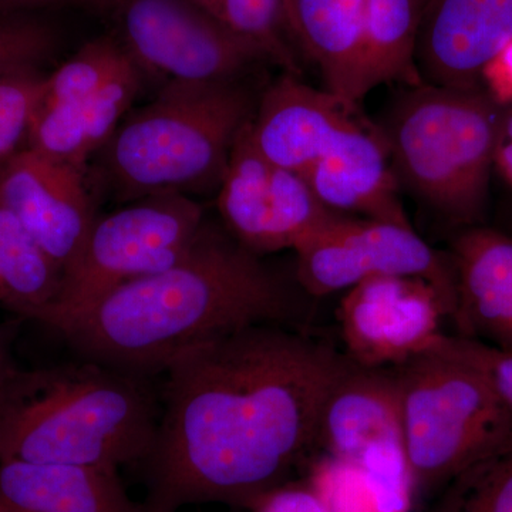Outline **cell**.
Returning <instances> with one entry per match:
<instances>
[{
	"mask_svg": "<svg viewBox=\"0 0 512 512\" xmlns=\"http://www.w3.org/2000/svg\"><path fill=\"white\" fill-rule=\"evenodd\" d=\"M19 369L10 350L9 329L0 326V393L5 390Z\"/></svg>",
	"mask_w": 512,
	"mask_h": 512,
	"instance_id": "d6a6232c",
	"label": "cell"
},
{
	"mask_svg": "<svg viewBox=\"0 0 512 512\" xmlns=\"http://www.w3.org/2000/svg\"><path fill=\"white\" fill-rule=\"evenodd\" d=\"M217 18L258 47L269 62L281 66L285 73L301 74L282 0H224Z\"/></svg>",
	"mask_w": 512,
	"mask_h": 512,
	"instance_id": "484cf974",
	"label": "cell"
},
{
	"mask_svg": "<svg viewBox=\"0 0 512 512\" xmlns=\"http://www.w3.org/2000/svg\"><path fill=\"white\" fill-rule=\"evenodd\" d=\"M308 467L306 484L330 512H412L416 505L409 466L363 467L320 454Z\"/></svg>",
	"mask_w": 512,
	"mask_h": 512,
	"instance_id": "7402d4cb",
	"label": "cell"
},
{
	"mask_svg": "<svg viewBox=\"0 0 512 512\" xmlns=\"http://www.w3.org/2000/svg\"><path fill=\"white\" fill-rule=\"evenodd\" d=\"M365 120L357 104L284 73L256 104L249 133L269 163L305 175Z\"/></svg>",
	"mask_w": 512,
	"mask_h": 512,
	"instance_id": "4fadbf2b",
	"label": "cell"
},
{
	"mask_svg": "<svg viewBox=\"0 0 512 512\" xmlns=\"http://www.w3.org/2000/svg\"><path fill=\"white\" fill-rule=\"evenodd\" d=\"M0 512H2V511H0Z\"/></svg>",
	"mask_w": 512,
	"mask_h": 512,
	"instance_id": "74e56055",
	"label": "cell"
},
{
	"mask_svg": "<svg viewBox=\"0 0 512 512\" xmlns=\"http://www.w3.org/2000/svg\"><path fill=\"white\" fill-rule=\"evenodd\" d=\"M124 49L138 69L168 82L241 80L264 53L192 0H123Z\"/></svg>",
	"mask_w": 512,
	"mask_h": 512,
	"instance_id": "9c48e42d",
	"label": "cell"
},
{
	"mask_svg": "<svg viewBox=\"0 0 512 512\" xmlns=\"http://www.w3.org/2000/svg\"><path fill=\"white\" fill-rule=\"evenodd\" d=\"M458 336L512 353V237L487 227L464 229L451 251Z\"/></svg>",
	"mask_w": 512,
	"mask_h": 512,
	"instance_id": "e0dca14e",
	"label": "cell"
},
{
	"mask_svg": "<svg viewBox=\"0 0 512 512\" xmlns=\"http://www.w3.org/2000/svg\"><path fill=\"white\" fill-rule=\"evenodd\" d=\"M3 163H0V167H2Z\"/></svg>",
	"mask_w": 512,
	"mask_h": 512,
	"instance_id": "8d00e7d4",
	"label": "cell"
},
{
	"mask_svg": "<svg viewBox=\"0 0 512 512\" xmlns=\"http://www.w3.org/2000/svg\"><path fill=\"white\" fill-rule=\"evenodd\" d=\"M367 0H282L293 46L319 70L325 89L360 100V52Z\"/></svg>",
	"mask_w": 512,
	"mask_h": 512,
	"instance_id": "d6986e66",
	"label": "cell"
},
{
	"mask_svg": "<svg viewBox=\"0 0 512 512\" xmlns=\"http://www.w3.org/2000/svg\"><path fill=\"white\" fill-rule=\"evenodd\" d=\"M500 111L481 89L409 87L379 126L400 187L453 224L477 227L494 170Z\"/></svg>",
	"mask_w": 512,
	"mask_h": 512,
	"instance_id": "5b68a950",
	"label": "cell"
},
{
	"mask_svg": "<svg viewBox=\"0 0 512 512\" xmlns=\"http://www.w3.org/2000/svg\"><path fill=\"white\" fill-rule=\"evenodd\" d=\"M494 170L512 187V107L501 109L495 133Z\"/></svg>",
	"mask_w": 512,
	"mask_h": 512,
	"instance_id": "1f68e13d",
	"label": "cell"
},
{
	"mask_svg": "<svg viewBox=\"0 0 512 512\" xmlns=\"http://www.w3.org/2000/svg\"><path fill=\"white\" fill-rule=\"evenodd\" d=\"M60 282L62 271L0 204V305L20 319L35 320L55 301Z\"/></svg>",
	"mask_w": 512,
	"mask_h": 512,
	"instance_id": "603a6c76",
	"label": "cell"
},
{
	"mask_svg": "<svg viewBox=\"0 0 512 512\" xmlns=\"http://www.w3.org/2000/svg\"><path fill=\"white\" fill-rule=\"evenodd\" d=\"M45 86L46 77L37 72L0 79V163L28 143L30 124L42 103Z\"/></svg>",
	"mask_w": 512,
	"mask_h": 512,
	"instance_id": "4316f807",
	"label": "cell"
},
{
	"mask_svg": "<svg viewBox=\"0 0 512 512\" xmlns=\"http://www.w3.org/2000/svg\"><path fill=\"white\" fill-rule=\"evenodd\" d=\"M454 336L461 352L487 376L495 392L512 412V353L495 349L476 339Z\"/></svg>",
	"mask_w": 512,
	"mask_h": 512,
	"instance_id": "f1b7e54d",
	"label": "cell"
},
{
	"mask_svg": "<svg viewBox=\"0 0 512 512\" xmlns=\"http://www.w3.org/2000/svg\"><path fill=\"white\" fill-rule=\"evenodd\" d=\"M60 0H0V10H13L20 8H33V6L52 5Z\"/></svg>",
	"mask_w": 512,
	"mask_h": 512,
	"instance_id": "836d02e7",
	"label": "cell"
},
{
	"mask_svg": "<svg viewBox=\"0 0 512 512\" xmlns=\"http://www.w3.org/2000/svg\"><path fill=\"white\" fill-rule=\"evenodd\" d=\"M345 353L286 325L201 343L161 375L156 439L138 464L144 512L249 508L318 456L320 414Z\"/></svg>",
	"mask_w": 512,
	"mask_h": 512,
	"instance_id": "6da1fadb",
	"label": "cell"
},
{
	"mask_svg": "<svg viewBox=\"0 0 512 512\" xmlns=\"http://www.w3.org/2000/svg\"><path fill=\"white\" fill-rule=\"evenodd\" d=\"M87 2L100 6V8H104V6L110 5L111 0H87Z\"/></svg>",
	"mask_w": 512,
	"mask_h": 512,
	"instance_id": "d590c367",
	"label": "cell"
},
{
	"mask_svg": "<svg viewBox=\"0 0 512 512\" xmlns=\"http://www.w3.org/2000/svg\"><path fill=\"white\" fill-rule=\"evenodd\" d=\"M296 254V281L309 295L322 298L349 291L382 276H412L429 282L456 316L457 286L453 264L412 227L342 215L306 241Z\"/></svg>",
	"mask_w": 512,
	"mask_h": 512,
	"instance_id": "ba28073f",
	"label": "cell"
},
{
	"mask_svg": "<svg viewBox=\"0 0 512 512\" xmlns=\"http://www.w3.org/2000/svg\"><path fill=\"white\" fill-rule=\"evenodd\" d=\"M52 30L35 20L0 16V79L13 74L37 72L52 53Z\"/></svg>",
	"mask_w": 512,
	"mask_h": 512,
	"instance_id": "83f0119b",
	"label": "cell"
},
{
	"mask_svg": "<svg viewBox=\"0 0 512 512\" xmlns=\"http://www.w3.org/2000/svg\"><path fill=\"white\" fill-rule=\"evenodd\" d=\"M256 104L241 80L165 83L101 148L103 183L124 204L157 194L218 192Z\"/></svg>",
	"mask_w": 512,
	"mask_h": 512,
	"instance_id": "277c9868",
	"label": "cell"
},
{
	"mask_svg": "<svg viewBox=\"0 0 512 512\" xmlns=\"http://www.w3.org/2000/svg\"><path fill=\"white\" fill-rule=\"evenodd\" d=\"M451 320L440 293L420 278L382 276L356 285L340 299L345 355L356 365L393 367L426 352Z\"/></svg>",
	"mask_w": 512,
	"mask_h": 512,
	"instance_id": "8fae6325",
	"label": "cell"
},
{
	"mask_svg": "<svg viewBox=\"0 0 512 512\" xmlns=\"http://www.w3.org/2000/svg\"><path fill=\"white\" fill-rule=\"evenodd\" d=\"M249 123L238 134L218 190L224 228L259 256L295 251L342 214L322 204L302 174L269 163L252 143Z\"/></svg>",
	"mask_w": 512,
	"mask_h": 512,
	"instance_id": "30bf717a",
	"label": "cell"
},
{
	"mask_svg": "<svg viewBox=\"0 0 512 512\" xmlns=\"http://www.w3.org/2000/svg\"><path fill=\"white\" fill-rule=\"evenodd\" d=\"M160 414L151 377L84 359L19 369L0 393V461L138 466L153 447Z\"/></svg>",
	"mask_w": 512,
	"mask_h": 512,
	"instance_id": "3957f363",
	"label": "cell"
},
{
	"mask_svg": "<svg viewBox=\"0 0 512 512\" xmlns=\"http://www.w3.org/2000/svg\"><path fill=\"white\" fill-rule=\"evenodd\" d=\"M252 512H330L308 484L286 483L274 488L251 508Z\"/></svg>",
	"mask_w": 512,
	"mask_h": 512,
	"instance_id": "f546056e",
	"label": "cell"
},
{
	"mask_svg": "<svg viewBox=\"0 0 512 512\" xmlns=\"http://www.w3.org/2000/svg\"><path fill=\"white\" fill-rule=\"evenodd\" d=\"M140 83V69L134 67L83 99L40 103L28 147L86 170L87 160L104 147L130 110Z\"/></svg>",
	"mask_w": 512,
	"mask_h": 512,
	"instance_id": "ffe728a7",
	"label": "cell"
},
{
	"mask_svg": "<svg viewBox=\"0 0 512 512\" xmlns=\"http://www.w3.org/2000/svg\"><path fill=\"white\" fill-rule=\"evenodd\" d=\"M0 204L18 218L62 276L97 218L86 170L32 147L0 167Z\"/></svg>",
	"mask_w": 512,
	"mask_h": 512,
	"instance_id": "7c38bea8",
	"label": "cell"
},
{
	"mask_svg": "<svg viewBox=\"0 0 512 512\" xmlns=\"http://www.w3.org/2000/svg\"><path fill=\"white\" fill-rule=\"evenodd\" d=\"M480 87L501 109L512 107V40L485 64Z\"/></svg>",
	"mask_w": 512,
	"mask_h": 512,
	"instance_id": "4dcf8cb0",
	"label": "cell"
},
{
	"mask_svg": "<svg viewBox=\"0 0 512 512\" xmlns=\"http://www.w3.org/2000/svg\"><path fill=\"white\" fill-rule=\"evenodd\" d=\"M511 40L512 0H429L417 40L421 80L481 89V70Z\"/></svg>",
	"mask_w": 512,
	"mask_h": 512,
	"instance_id": "5bb4252c",
	"label": "cell"
},
{
	"mask_svg": "<svg viewBox=\"0 0 512 512\" xmlns=\"http://www.w3.org/2000/svg\"><path fill=\"white\" fill-rule=\"evenodd\" d=\"M296 308L281 275L205 221L170 268L119 286L50 329L84 360L153 379L201 343L248 326H291Z\"/></svg>",
	"mask_w": 512,
	"mask_h": 512,
	"instance_id": "7a4b0ae2",
	"label": "cell"
},
{
	"mask_svg": "<svg viewBox=\"0 0 512 512\" xmlns=\"http://www.w3.org/2000/svg\"><path fill=\"white\" fill-rule=\"evenodd\" d=\"M319 451L352 463L406 453L393 367H366L349 360L323 404Z\"/></svg>",
	"mask_w": 512,
	"mask_h": 512,
	"instance_id": "9a60e30c",
	"label": "cell"
},
{
	"mask_svg": "<svg viewBox=\"0 0 512 512\" xmlns=\"http://www.w3.org/2000/svg\"><path fill=\"white\" fill-rule=\"evenodd\" d=\"M303 177L329 210L412 227L382 128L363 121Z\"/></svg>",
	"mask_w": 512,
	"mask_h": 512,
	"instance_id": "2e32d148",
	"label": "cell"
},
{
	"mask_svg": "<svg viewBox=\"0 0 512 512\" xmlns=\"http://www.w3.org/2000/svg\"><path fill=\"white\" fill-rule=\"evenodd\" d=\"M393 369L416 504L468 467L512 446L511 410L461 352L456 336L446 333Z\"/></svg>",
	"mask_w": 512,
	"mask_h": 512,
	"instance_id": "8992f818",
	"label": "cell"
},
{
	"mask_svg": "<svg viewBox=\"0 0 512 512\" xmlns=\"http://www.w3.org/2000/svg\"><path fill=\"white\" fill-rule=\"evenodd\" d=\"M424 512H512V446L458 474Z\"/></svg>",
	"mask_w": 512,
	"mask_h": 512,
	"instance_id": "cb8c5ba5",
	"label": "cell"
},
{
	"mask_svg": "<svg viewBox=\"0 0 512 512\" xmlns=\"http://www.w3.org/2000/svg\"><path fill=\"white\" fill-rule=\"evenodd\" d=\"M192 2L197 3L201 8H204L205 10H208V12L212 13V15L217 16L218 10H220L224 0H192Z\"/></svg>",
	"mask_w": 512,
	"mask_h": 512,
	"instance_id": "e575fe53",
	"label": "cell"
},
{
	"mask_svg": "<svg viewBox=\"0 0 512 512\" xmlns=\"http://www.w3.org/2000/svg\"><path fill=\"white\" fill-rule=\"evenodd\" d=\"M204 224L201 205L183 194L138 198L97 217L63 272L55 301L35 322L52 328L119 286L170 268L190 251Z\"/></svg>",
	"mask_w": 512,
	"mask_h": 512,
	"instance_id": "52a82bcc",
	"label": "cell"
},
{
	"mask_svg": "<svg viewBox=\"0 0 512 512\" xmlns=\"http://www.w3.org/2000/svg\"><path fill=\"white\" fill-rule=\"evenodd\" d=\"M2 512H144L119 471L70 464L0 461Z\"/></svg>",
	"mask_w": 512,
	"mask_h": 512,
	"instance_id": "ac0fdd59",
	"label": "cell"
},
{
	"mask_svg": "<svg viewBox=\"0 0 512 512\" xmlns=\"http://www.w3.org/2000/svg\"><path fill=\"white\" fill-rule=\"evenodd\" d=\"M429 0H367L360 52V99L377 86L423 84L417 40Z\"/></svg>",
	"mask_w": 512,
	"mask_h": 512,
	"instance_id": "44dd1931",
	"label": "cell"
},
{
	"mask_svg": "<svg viewBox=\"0 0 512 512\" xmlns=\"http://www.w3.org/2000/svg\"><path fill=\"white\" fill-rule=\"evenodd\" d=\"M137 67L123 45L111 37H100L46 76L42 103L83 99Z\"/></svg>",
	"mask_w": 512,
	"mask_h": 512,
	"instance_id": "d4e9b609",
	"label": "cell"
}]
</instances>
